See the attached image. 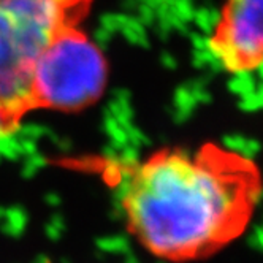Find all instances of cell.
Wrapping results in <instances>:
<instances>
[{"mask_svg":"<svg viewBox=\"0 0 263 263\" xmlns=\"http://www.w3.org/2000/svg\"><path fill=\"white\" fill-rule=\"evenodd\" d=\"M210 51L232 74L257 71L263 51L261 0H227L211 33Z\"/></svg>","mask_w":263,"mask_h":263,"instance_id":"4","label":"cell"},{"mask_svg":"<svg viewBox=\"0 0 263 263\" xmlns=\"http://www.w3.org/2000/svg\"><path fill=\"white\" fill-rule=\"evenodd\" d=\"M90 0H0V130L33 111L32 70L62 27L78 24Z\"/></svg>","mask_w":263,"mask_h":263,"instance_id":"2","label":"cell"},{"mask_svg":"<svg viewBox=\"0 0 263 263\" xmlns=\"http://www.w3.org/2000/svg\"><path fill=\"white\" fill-rule=\"evenodd\" d=\"M106 78L108 65L100 48L77 24L65 26L33 64V109L80 111L102 97Z\"/></svg>","mask_w":263,"mask_h":263,"instance_id":"3","label":"cell"},{"mask_svg":"<svg viewBox=\"0 0 263 263\" xmlns=\"http://www.w3.org/2000/svg\"><path fill=\"white\" fill-rule=\"evenodd\" d=\"M115 176L128 232L147 252L176 263L241 236L260 194L254 162L216 144L162 149Z\"/></svg>","mask_w":263,"mask_h":263,"instance_id":"1","label":"cell"}]
</instances>
